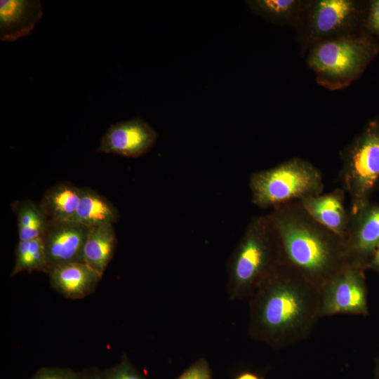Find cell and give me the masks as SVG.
Returning <instances> with one entry per match:
<instances>
[{
  "label": "cell",
  "mask_w": 379,
  "mask_h": 379,
  "mask_svg": "<svg viewBox=\"0 0 379 379\" xmlns=\"http://www.w3.org/2000/svg\"><path fill=\"white\" fill-rule=\"evenodd\" d=\"M11 207L17 218L19 241L42 237L49 220L39 203L31 200L15 201Z\"/></svg>",
  "instance_id": "obj_19"
},
{
  "label": "cell",
  "mask_w": 379,
  "mask_h": 379,
  "mask_svg": "<svg viewBox=\"0 0 379 379\" xmlns=\"http://www.w3.org/2000/svg\"><path fill=\"white\" fill-rule=\"evenodd\" d=\"M89 229L71 220L49 222L41 237L49 272L60 265L84 262V249Z\"/></svg>",
  "instance_id": "obj_10"
},
{
  "label": "cell",
  "mask_w": 379,
  "mask_h": 379,
  "mask_svg": "<svg viewBox=\"0 0 379 379\" xmlns=\"http://www.w3.org/2000/svg\"><path fill=\"white\" fill-rule=\"evenodd\" d=\"M367 1L307 0L295 38L302 55L314 44L364 31Z\"/></svg>",
  "instance_id": "obj_6"
},
{
  "label": "cell",
  "mask_w": 379,
  "mask_h": 379,
  "mask_svg": "<svg viewBox=\"0 0 379 379\" xmlns=\"http://www.w3.org/2000/svg\"><path fill=\"white\" fill-rule=\"evenodd\" d=\"M102 379H145L128 362L121 363L107 371Z\"/></svg>",
  "instance_id": "obj_22"
},
{
  "label": "cell",
  "mask_w": 379,
  "mask_h": 379,
  "mask_svg": "<svg viewBox=\"0 0 379 379\" xmlns=\"http://www.w3.org/2000/svg\"><path fill=\"white\" fill-rule=\"evenodd\" d=\"M237 379H260L257 375L250 373V372H245L241 375H239Z\"/></svg>",
  "instance_id": "obj_27"
},
{
  "label": "cell",
  "mask_w": 379,
  "mask_h": 379,
  "mask_svg": "<svg viewBox=\"0 0 379 379\" xmlns=\"http://www.w3.org/2000/svg\"><path fill=\"white\" fill-rule=\"evenodd\" d=\"M340 180L353 213L371 202L379 180V119L370 120L340 153Z\"/></svg>",
  "instance_id": "obj_7"
},
{
  "label": "cell",
  "mask_w": 379,
  "mask_h": 379,
  "mask_svg": "<svg viewBox=\"0 0 379 379\" xmlns=\"http://www.w3.org/2000/svg\"><path fill=\"white\" fill-rule=\"evenodd\" d=\"M114 204L105 197L88 187H81L77 211L69 220L88 227L113 225L119 218Z\"/></svg>",
  "instance_id": "obj_15"
},
{
  "label": "cell",
  "mask_w": 379,
  "mask_h": 379,
  "mask_svg": "<svg viewBox=\"0 0 379 379\" xmlns=\"http://www.w3.org/2000/svg\"><path fill=\"white\" fill-rule=\"evenodd\" d=\"M40 271L48 274L44 245L41 237L29 241H19L15 248V262L11 272Z\"/></svg>",
  "instance_id": "obj_20"
},
{
  "label": "cell",
  "mask_w": 379,
  "mask_h": 379,
  "mask_svg": "<svg viewBox=\"0 0 379 379\" xmlns=\"http://www.w3.org/2000/svg\"><path fill=\"white\" fill-rule=\"evenodd\" d=\"M364 31L379 44V0L367 1Z\"/></svg>",
  "instance_id": "obj_21"
},
{
  "label": "cell",
  "mask_w": 379,
  "mask_h": 379,
  "mask_svg": "<svg viewBox=\"0 0 379 379\" xmlns=\"http://www.w3.org/2000/svg\"><path fill=\"white\" fill-rule=\"evenodd\" d=\"M157 132L145 121L134 118L111 125L101 138L98 152L139 157L154 145Z\"/></svg>",
  "instance_id": "obj_11"
},
{
  "label": "cell",
  "mask_w": 379,
  "mask_h": 379,
  "mask_svg": "<svg viewBox=\"0 0 379 379\" xmlns=\"http://www.w3.org/2000/svg\"><path fill=\"white\" fill-rule=\"evenodd\" d=\"M52 287L69 299L82 298L95 290L102 278L84 262L58 265L48 273Z\"/></svg>",
  "instance_id": "obj_14"
},
{
  "label": "cell",
  "mask_w": 379,
  "mask_h": 379,
  "mask_svg": "<svg viewBox=\"0 0 379 379\" xmlns=\"http://www.w3.org/2000/svg\"><path fill=\"white\" fill-rule=\"evenodd\" d=\"M81 373L65 368H45L39 371L32 379H80Z\"/></svg>",
  "instance_id": "obj_23"
},
{
  "label": "cell",
  "mask_w": 379,
  "mask_h": 379,
  "mask_svg": "<svg viewBox=\"0 0 379 379\" xmlns=\"http://www.w3.org/2000/svg\"><path fill=\"white\" fill-rule=\"evenodd\" d=\"M42 16L39 0H1L0 39L13 42L27 36Z\"/></svg>",
  "instance_id": "obj_12"
},
{
  "label": "cell",
  "mask_w": 379,
  "mask_h": 379,
  "mask_svg": "<svg viewBox=\"0 0 379 379\" xmlns=\"http://www.w3.org/2000/svg\"><path fill=\"white\" fill-rule=\"evenodd\" d=\"M251 11L267 21L295 27L301 19L307 0H249Z\"/></svg>",
  "instance_id": "obj_18"
},
{
  "label": "cell",
  "mask_w": 379,
  "mask_h": 379,
  "mask_svg": "<svg viewBox=\"0 0 379 379\" xmlns=\"http://www.w3.org/2000/svg\"><path fill=\"white\" fill-rule=\"evenodd\" d=\"M284 262L278 235L268 216L252 219L236 251L231 268L234 293L253 294Z\"/></svg>",
  "instance_id": "obj_4"
},
{
  "label": "cell",
  "mask_w": 379,
  "mask_h": 379,
  "mask_svg": "<svg viewBox=\"0 0 379 379\" xmlns=\"http://www.w3.org/2000/svg\"><path fill=\"white\" fill-rule=\"evenodd\" d=\"M367 269L372 270L379 274V244L368 262Z\"/></svg>",
  "instance_id": "obj_25"
},
{
  "label": "cell",
  "mask_w": 379,
  "mask_h": 379,
  "mask_svg": "<svg viewBox=\"0 0 379 379\" xmlns=\"http://www.w3.org/2000/svg\"><path fill=\"white\" fill-rule=\"evenodd\" d=\"M80 379H102V375L98 371L91 370L81 373Z\"/></svg>",
  "instance_id": "obj_26"
},
{
  "label": "cell",
  "mask_w": 379,
  "mask_h": 379,
  "mask_svg": "<svg viewBox=\"0 0 379 379\" xmlns=\"http://www.w3.org/2000/svg\"><path fill=\"white\" fill-rule=\"evenodd\" d=\"M178 379H211V374L206 361L201 359L192 365Z\"/></svg>",
  "instance_id": "obj_24"
},
{
  "label": "cell",
  "mask_w": 379,
  "mask_h": 379,
  "mask_svg": "<svg viewBox=\"0 0 379 379\" xmlns=\"http://www.w3.org/2000/svg\"><path fill=\"white\" fill-rule=\"evenodd\" d=\"M267 216L284 262L319 289L349 264L343 239L314 220L299 201L274 208Z\"/></svg>",
  "instance_id": "obj_2"
},
{
  "label": "cell",
  "mask_w": 379,
  "mask_h": 379,
  "mask_svg": "<svg viewBox=\"0 0 379 379\" xmlns=\"http://www.w3.org/2000/svg\"><path fill=\"white\" fill-rule=\"evenodd\" d=\"M253 334L276 347L307 340L321 317V290L284 262L253 294Z\"/></svg>",
  "instance_id": "obj_1"
},
{
  "label": "cell",
  "mask_w": 379,
  "mask_h": 379,
  "mask_svg": "<svg viewBox=\"0 0 379 379\" xmlns=\"http://www.w3.org/2000/svg\"><path fill=\"white\" fill-rule=\"evenodd\" d=\"M81 197V187L69 182H60L48 188L39 202L49 222L69 220L75 213Z\"/></svg>",
  "instance_id": "obj_17"
},
{
  "label": "cell",
  "mask_w": 379,
  "mask_h": 379,
  "mask_svg": "<svg viewBox=\"0 0 379 379\" xmlns=\"http://www.w3.org/2000/svg\"><path fill=\"white\" fill-rule=\"evenodd\" d=\"M343 241L349 263L367 270L379 244V204L369 202L350 213Z\"/></svg>",
  "instance_id": "obj_9"
},
{
  "label": "cell",
  "mask_w": 379,
  "mask_h": 379,
  "mask_svg": "<svg viewBox=\"0 0 379 379\" xmlns=\"http://www.w3.org/2000/svg\"><path fill=\"white\" fill-rule=\"evenodd\" d=\"M321 317L368 314L365 270L347 264L321 289Z\"/></svg>",
  "instance_id": "obj_8"
},
{
  "label": "cell",
  "mask_w": 379,
  "mask_h": 379,
  "mask_svg": "<svg viewBox=\"0 0 379 379\" xmlns=\"http://www.w3.org/2000/svg\"><path fill=\"white\" fill-rule=\"evenodd\" d=\"M378 53V42L364 31L314 44L306 63L319 85L336 91L358 79Z\"/></svg>",
  "instance_id": "obj_3"
},
{
  "label": "cell",
  "mask_w": 379,
  "mask_h": 379,
  "mask_svg": "<svg viewBox=\"0 0 379 379\" xmlns=\"http://www.w3.org/2000/svg\"><path fill=\"white\" fill-rule=\"evenodd\" d=\"M252 201L262 208H276L321 194V171L310 162L293 157L269 169L253 173L249 180Z\"/></svg>",
  "instance_id": "obj_5"
},
{
  "label": "cell",
  "mask_w": 379,
  "mask_h": 379,
  "mask_svg": "<svg viewBox=\"0 0 379 379\" xmlns=\"http://www.w3.org/2000/svg\"><path fill=\"white\" fill-rule=\"evenodd\" d=\"M375 375L377 379H379V355L376 359V365L375 368Z\"/></svg>",
  "instance_id": "obj_28"
},
{
  "label": "cell",
  "mask_w": 379,
  "mask_h": 379,
  "mask_svg": "<svg viewBox=\"0 0 379 379\" xmlns=\"http://www.w3.org/2000/svg\"><path fill=\"white\" fill-rule=\"evenodd\" d=\"M345 200V191L336 188L325 194L306 197L299 202L314 220L343 239L350 217Z\"/></svg>",
  "instance_id": "obj_13"
},
{
  "label": "cell",
  "mask_w": 379,
  "mask_h": 379,
  "mask_svg": "<svg viewBox=\"0 0 379 379\" xmlns=\"http://www.w3.org/2000/svg\"><path fill=\"white\" fill-rule=\"evenodd\" d=\"M117 244L112 224L90 227L84 249V262L102 277Z\"/></svg>",
  "instance_id": "obj_16"
}]
</instances>
